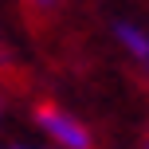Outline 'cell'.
Returning <instances> with one entry per match:
<instances>
[{"instance_id":"6da1fadb","label":"cell","mask_w":149,"mask_h":149,"mask_svg":"<svg viewBox=\"0 0 149 149\" xmlns=\"http://www.w3.org/2000/svg\"><path fill=\"white\" fill-rule=\"evenodd\" d=\"M36 126L43 130L59 149H90V145H94V141H90V130L82 126L79 118H71L67 110L51 106V102L36 106Z\"/></svg>"},{"instance_id":"7a4b0ae2","label":"cell","mask_w":149,"mask_h":149,"mask_svg":"<svg viewBox=\"0 0 149 149\" xmlns=\"http://www.w3.org/2000/svg\"><path fill=\"white\" fill-rule=\"evenodd\" d=\"M114 36L122 39V47H126L141 67H149V31L145 28H137V24H130V20H118L114 24Z\"/></svg>"},{"instance_id":"3957f363","label":"cell","mask_w":149,"mask_h":149,"mask_svg":"<svg viewBox=\"0 0 149 149\" xmlns=\"http://www.w3.org/2000/svg\"><path fill=\"white\" fill-rule=\"evenodd\" d=\"M31 4H39V8H51V4H55V0H31Z\"/></svg>"},{"instance_id":"277c9868","label":"cell","mask_w":149,"mask_h":149,"mask_svg":"<svg viewBox=\"0 0 149 149\" xmlns=\"http://www.w3.org/2000/svg\"><path fill=\"white\" fill-rule=\"evenodd\" d=\"M8 149H31V145H8Z\"/></svg>"},{"instance_id":"5b68a950","label":"cell","mask_w":149,"mask_h":149,"mask_svg":"<svg viewBox=\"0 0 149 149\" xmlns=\"http://www.w3.org/2000/svg\"><path fill=\"white\" fill-rule=\"evenodd\" d=\"M141 149H149V141H145V145H141Z\"/></svg>"}]
</instances>
